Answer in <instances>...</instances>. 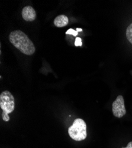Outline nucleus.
Instances as JSON below:
<instances>
[{"instance_id": "nucleus-3", "label": "nucleus", "mask_w": 132, "mask_h": 148, "mask_svg": "<svg viewBox=\"0 0 132 148\" xmlns=\"http://www.w3.org/2000/svg\"><path fill=\"white\" fill-rule=\"evenodd\" d=\"M0 107L3 111L2 114L3 120L8 121L10 120L8 114L13 112L15 107L14 97L10 91H3L0 95Z\"/></svg>"}, {"instance_id": "nucleus-2", "label": "nucleus", "mask_w": 132, "mask_h": 148, "mask_svg": "<svg viewBox=\"0 0 132 148\" xmlns=\"http://www.w3.org/2000/svg\"><path fill=\"white\" fill-rule=\"evenodd\" d=\"M69 136L75 141H81L86 139L87 125L84 120L77 119L74 120L72 125L68 129Z\"/></svg>"}, {"instance_id": "nucleus-10", "label": "nucleus", "mask_w": 132, "mask_h": 148, "mask_svg": "<svg viewBox=\"0 0 132 148\" xmlns=\"http://www.w3.org/2000/svg\"><path fill=\"white\" fill-rule=\"evenodd\" d=\"M122 148H132V142H129L126 147H122Z\"/></svg>"}, {"instance_id": "nucleus-11", "label": "nucleus", "mask_w": 132, "mask_h": 148, "mask_svg": "<svg viewBox=\"0 0 132 148\" xmlns=\"http://www.w3.org/2000/svg\"><path fill=\"white\" fill-rule=\"evenodd\" d=\"M77 31L78 32H82V29H78V28H77Z\"/></svg>"}, {"instance_id": "nucleus-6", "label": "nucleus", "mask_w": 132, "mask_h": 148, "mask_svg": "<svg viewBox=\"0 0 132 148\" xmlns=\"http://www.w3.org/2000/svg\"><path fill=\"white\" fill-rule=\"evenodd\" d=\"M69 23V19L65 15H59L54 20V24L57 27H63L66 26Z\"/></svg>"}, {"instance_id": "nucleus-4", "label": "nucleus", "mask_w": 132, "mask_h": 148, "mask_svg": "<svg viewBox=\"0 0 132 148\" xmlns=\"http://www.w3.org/2000/svg\"><path fill=\"white\" fill-rule=\"evenodd\" d=\"M112 111L114 116L117 118H121L126 113L124 98L122 95H118L112 104Z\"/></svg>"}, {"instance_id": "nucleus-5", "label": "nucleus", "mask_w": 132, "mask_h": 148, "mask_svg": "<svg viewBox=\"0 0 132 148\" xmlns=\"http://www.w3.org/2000/svg\"><path fill=\"white\" fill-rule=\"evenodd\" d=\"M23 18L27 21H34L36 18V13L31 6H26L22 10Z\"/></svg>"}, {"instance_id": "nucleus-1", "label": "nucleus", "mask_w": 132, "mask_h": 148, "mask_svg": "<svg viewBox=\"0 0 132 148\" xmlns=\"http://www.w3.org/2000/svg\"><path fill=\"white\" fill-rule=\"evenodd\" d=\"M9 40L23 54L31 55L35 52L36 48L34 44L27 36L21 30L11 32L9 35Z\"/></svg>"}, {"instance_id": "nucleus-7", "label": "nucleus", "mask_w": 132, "mask_h": 148, "mask_svg": "<svg viewBox=\"0 0 132 148\" xmlns=\"http://www.w3.org/2000/svg\"><path fill=\"white\" fill-rule=\"evenodd\" d=\"M126 37L129 42L132 45V23L130 24L127 28Z\"/></svg>"}, {"instance_id": "nucleus-9", "label": "nucleus", "mask_w": 132, "mask_h": 148, "mask_svg": "<svg viewBox=\"0 0 132 148\" xmlns=\"http://www.w3.org/2000/svg\"><path fill=\"white\" fill-rule=\"evenodd\" d=\"M82 45V40L80 38H77L75 42V46H81Z\"/></svg>"}, {"instance_id": "nucleus-8", "label": "nucleus", "mask_w": 132, "mask_h": 148, "mask_svg": "<svg viewBox=\"0 0 132 148\" xmlns=\"http://www.w3.org/2000/svg\"><path fill=\"white\" fill-rule=\"evenodd\" d=\"M78 32L77 30H74L72 29H70L66 31V34H71V35H73L74 36H77L78 35Z\"/></svg>"}]
</instances>
